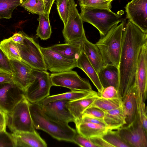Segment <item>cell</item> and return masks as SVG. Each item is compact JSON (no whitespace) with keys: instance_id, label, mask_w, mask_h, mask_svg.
<instances>
[{"instance_id":"83f0119b","label":"cell","mask_w":147,"mask_h":147,"mask_svg":"<svg viewBox=\"0 0 147 147\" xmlns=\"http://www.w3.org/2000/svg\"><path fill=\"white\" fill-rule=\"evenodd\" d=\"M49 14L45 13L39 15V25L36 30V35L41 39L46 40L50 38L52 33L49 17Z\"/></svg>"},{"instance_id":"7402d4cb","label":"cell","mask_w":147,"mask_h":147,"mask_svg":"<svg viewBox=\"0 0 147 147\" xmlns=\"http://www.w3.org/2000/svg\"><path fill=\"white\" fill-rule=\"evenodd\" d=\"M82 41L55 45L50 47L65 58L76 61L82 49Z\"/></svg>"},{"instance_id":"6da1fadb","label":"cell","mask_w":147,"mask_h":147,"mask_svg":"<svg viewBox=\"0 0 147 147\" xmlns=\"http://www.w3.org/2000/svg\"><path fill=\"white\" fill-rule=\"evenodd\" d=\"M146 43L147 33L128 20L123 32L118 67L119 81L117 90L122 100L137 85L138 57L142 47Z\"/></svg>"},{"instance_id":"ee69618b","label":"cell","mask_w":147,"mask_h":147,"mask_svg":"<svg viewBox=\"0 0 147 147\" xmlns=\"http://www.w3.org/2000/svg\"><path fill=\"white\" fill-rule=\"evenodd\" d=\"M13 82L11 74L0 71V84Z\"/></svg>"},{"instance_id":"3957f363","label":"cell","mask_w":147,"mask_h":147,"mask_svg":"<svg viewBox=\"0 0 147 147\" xmlns=\"http://www.w3.org/2000/svg\"><path fill=\"white\" fill-rule=\"evenodd\" d=\"M124 24L122 21L119 24L114 25L95 44L105 66L111 65L118 68Z\"/></svg>"},{"instance_id":"c3c4849f","label":"cell","mask_w":147,"mask_h":147,"mask_svg":"<svg viewBox=\"0 0 147 147\" xmlns=\"http://www.w3.org/2000/svg\"><path fill=\"white\" fill-rule=\"evenodd\" d=\"M105 0L109 1L112 2V1H113V0Z\"/></svg>"},{"instance_id":"7dc6e473","label":"cell","mask_w":147,"mask_h":147,"mask_svg":"<svg viewBox=\"0 0 147 147\" xmlns=\"http://www.w3.org/2000/svg\"><path fill=\"white\" fill-rule=\"evenodd\" d=\"M0 113L4 114H7L5 113L0 108Z\"/></svg>"},{"instance_id":"7c38bea8","label":"cell","mask_w":147,"mask_h":147,"mask_svg":"<svg viewBox=\"0 0 147 147\" xmlns=\"http://www.w3.org/2000/svg\"><path fill=\"white\" fill-rule=\"evenodd\" d=\"M47 69L53 73L72 70L76 67V61L67 59L50 47H40Z\"/></svg>"},{"instance_id":"f35d334b","label":"cell","mask_w":147,"mask_h":147,"mask_svg":"<svg viewBox=\"0 0 147 147\" xmlns=\"http://www.w3.org/2000/svg\"><path fill=\"white\" fill-rule=\"evenodd\" d=\"M105 112L95 107H91L86 109L83 112V115H86L97 118L103 119Z\"/></svg>"},{"instance_id":"836d02e7","label":"cell","mask_w":147,"mask_h":147,"mask_svg":"<svg viewBox=\"0 0 147 147\" xmlns=\"http://www.w3.org/2000/svg\"><path fill=\"white\" fill-rule=\"evenodd\" d=\"M60 17L64 25L66 23L68 15V0H55Z\"/></svg>"},{"instance_id":"ffe728a7","label":"cell","mask_w":147,"mask_h":147,"mask_svg":"<svg viewBox=\"0 0 147 147\" xmlns=\"http://www.w3.org/2000/svg\"><path fill=\"white\" fill-rule=\"evenodd\" d=\"M76 67L81 69L88 76L97 89L98 94L101 93L103 88L100 82L98 74L83 49L76 61Z\"/></svg>"},{"instance_id":"5b68a950","label":"cell","mask_w":147,"mask_h":147,"mask_svg":"<svg viewBox=\"0 0 147 147\" xmlns=\"http://www.w3.org/2000/svg\"><path fill=\"white\" fill-rule=\"evenodd\" d=\"M30 102L25 97L7 115V125L13 132H32L35 130L29 110Z\"/></svg>"},{"instance_id":"30bf717a","label":"cell","mask_w":147,"mask_h":147,"mask_svg":"<svg viewBox=\"0 0 147 147\" xmlns=\"http://www.w3.org/2000/svg\"><path fill=\"white\" fill-rule=\"evenodd\" d=\"M117 131L131 147H147V133L142 127L139 115L132 122Z\"/></svg>"},{"instance_id":"7bdbcfd3","label":"cell","mask_w":147,"mask_h":147,"mask_svg":"<svg viewBox=\"0 0 147 147\" xmlns=\"http://www.w3.org/2000/svg\"><path fill=\"white\" fill-rule=\"evenodd\" d=\"M24 32L23 31H20L13 34L10 37L11 40L17 44H22L24 39Z\"/></svg>"},{"instance_id":"d4e9b609","label":"cell","mask_w":147,"mask_h":147,"mask_svg":"<svg viewBox=\"0 0 147 147\" xmlns=\"http://www.w3.org/2000/svg\"><path fill=\"white\" fill-rule=\"evenodd\" d=\"M75 125L77 132L88 138L94 136H102L108 129L106 127L89 122H80Z\"/></svg>"},{"instance_id":"bcb514c9","label":"cell","mask_w":147,"mask_h":147,"mask_svg":"<svg viewBox=\"0 0 147 147\" xmlns=\"http://www.w3.org/2000/svg\"><path fill=\"white\" fill-rule=\"evenodd\" d=\"M45 10L47 13L49 14L52 6L55 0H43Z\"/></svg>"},{"instance_id":"4dcf8cb0","label":"cell","mask_w":147,"mask_h":147,"mask_svg":"<svg viewBox=\"0 0 147 147\" xmlns=\"http://www.w3.org/2000/svg\"><path fill=\"white\" fill-rule=\"evenodd\" d=\"M101 136L113 147H131L119 135L117 131L108 129Z\"/></svg>"},{"instance_id":"ba28073f","label":"cell","mask_w":147,"mask_h":147,"mask_svg":"<svg viewBox=\"0 0 147 147\" xmlns=\"http://www.w3.org/2000/svg\"><path fill=\"white\" fill-rule=\"evenodd\" d=\"M35 79L24 92L25 97L31 103H37L49 96L52 85L47 71L32 69Z\"/></svg>"},{"instance_id":"74e56055","label":"cell","mask_w":147,"mask_h":147,"mask_svg":"<svg viewBox=\"0 0 147 147\" xmlns=\"http://www.w3.org/2000/svg\"><path fill=\"white\" fill-rule=\"evenodd\" d=\"M98 95L100 98L108 99L121 98L116 88L112 86L104 88L102 93L98 94Z\"/></svg>"},{"instance_id":"d6986e66","label":"cell","mask_w":147,"mask_h":147,"mask_svg":"<svg viewBox=\"0 0 147 147\" xmlns=\"http://www.w3.org/2000/svg\"><path fill=\"white\" fill-rule=\"evenodd\" d=\"M136 88V86L134 87L122 100V105L125 114L127 125L132 122L139 115Z\"/></svg>"},{"instance_id":"9c48e42d","label":"cell","mask_w":147,"mask_h":147,"mask_svg":"<svg viewBox=\"0 0 147 147\" xmlns=\"http://www.w3.org/2000/svg\"><path fill=\"white\" fill-rule=\"evenodd\" d=\"M53 86L67 88L72 90H92L88 80L81 78L77 73L72 70L50 74Z\"/></svg>"},{"instance_id":"ac0fdd59","label":"cell","mask_w":147,"mask_h":147,"mask_svg":"<svg viewBox=\"0 0 147 147\" xmlns=\"http://www.w3.org/2000/svg\"><path fill=\"white\" fill-rule=\"evenodd\" d=\"M98 96V93L95 92L85 97L68 101L67 106L74 119L75 124L80 121L84 111Z\"/></svg>"},{"instance_id":"f6af8a7d","label":"cell","mask_w":147,"mask_h":147,"mask_svg":"<svg viewBox=\"0 0 147 147\" xmlns=\"http://www.w3.org/2000/svg\"><path fill=\"white\" fill-rule=\"evenodd\" d=\"M7 115L0 113V132L6 130Z\"/></svg>"},{"instance_id":"5bb4252c","label":"cell","mask_w":147,"mask_h":147,"mask_svg":"<svg viewBox=\"0 0 147 147\" xmlns=\"http://www.w3.org/2000/svg\"><path fill=\"white\" fill-rule=\"evenodd\" d=\"M137 89L138 100L145 102L147 90V43L142 47L138 59L136 69Z\"/></svg>"},{"instance_id":"4316f807","label":"cell","mask_w":147,"mask_h":147,"mask_svg":"<svg viewBox=\"0 0 147 147\" xmlns=\"http://www.w3.org/2000/svg\"><path fill=\"white\" fill-rule=\"evenodd\" d=\"M0 48L9 60L22 61L18 45L11 40L10 37L0 42Z\"/></svg>"},{"instance_id":"ab89813d","label":"cell","mask_w":147,"mask_h":147,"mask_svg":"<svg viewBox=\"0 0 147 147\" xmlns=\"http://www.w3.org/2000/svg\"><path fill=\"white\" fill-rule=\"evenodd\" d=\"M147 111L146 104L145 102H144L139 112V114L141 124L146 133H147Z\"/></svg>"},{"instance_id":"8d00e7d4","label":"cell","mask_w":147,"mask_h":147,"mask_svg":"<svg viewBox=\"0 0 147 147\" xmlns=\"http://www.w3.org/2000/svg\"><path fill=\"white\" fill-rule=\"evenodd\" d=\"M73 142L82 147H97L89 138L85 137L77 132L73 138Z\"/></svg>"},{"instance_id":"b9f144b4","label":"cell","mask_w":147,"mask_h":147,"mask_svg":"<svg viewBox=\"0 0 147 147\" xmlns=\"http://www.w3.org/2000/svg\"><path fill=\"white\" fill-rule=\"evenodd\" d=\"M89 139L97 147H113L105 141L101 136H94L89 138Z\"/></svg>"},{"instance_id":"9a60e30c","label":"cell","mask_w":147,"mask_h":147,"mask_svg":"<svg viewBox=\"0 0 147 147\" xmlns=\"http://www.w3.org/2000/svg\"><path fill=\"white\" fill-rule=\"evenodd\" d=\"M69 100H58L45 105H40L44 113L55 121L65 123L74 122V119L69 110L67 104Z\"/></svg>"},{"instance_id":"8fae6325","label":"cell","mask_w":147,"mask_h":147,"mask_svg":"<svg viewBox=\"0 0 147 147\" xmlns=\"http://www.w3.org/2000/svg\"><path fill=\"white\" fill-rule=\"evenodd\" d=\"M24 97V92L13 82L0 84V108L7 115Z\"/></svg>"},{"instance_id":"681fc988","label":"cell","mask_w":147,"mask_h":147,"mask_svg":"<svg viewBox=\"0 0 147 147\" xmlns=\"http://www.w3.org/2000/svg\"></svg>"},{"instance_id":"1f68e13d","label":"cell","mask_w":147,"mask_h":147,"mask_svg":"<svg viewBox=\"0 0 147 147\" xmlns=\"http://www.w3.org/2000/svg\"><path fill=\"white\" fill-rule=\"evenodd\" d=\"M20 5L33 14L39 15L47 13L43 0H26Z\"/></svg>"},{"instance_id":"60d3db41","label":"cell","mask_w":147,"mask_h":147,"mask_svg":"<svg viewBox=\"0 0 147 147\" xmlns=\"http://www.w3.org/2000/svg\"><path fill=\"white\" fill-rule=\"evenodd\" d=\"M89 122L95 123L107 127V125L103 119L97 118L87 115H83L82 118L79 122Z\"/></svg>"},{"instance_id":"cb8c5ba5","label":"cell","mask_w":147,"mask_h":147,"mask_svg":"<svg viewBox=\"0 0 147 147\" xmlns=\"http://www.w3.org/2000/svg\"><path fill=\"white\" fill-rule=\"evenodd\" d=\"M100 82L103 88L112 86L117 89L119 81L118 68L113 65H106L98 73Z\"/></svg>"},{"instance_id":"d6a6232c","label":"cell","mask_w":147,"mask_h":147,"mask_svg":"<svg viewBox=\"0 0 147 147\" xmlns=\"http://www.w3.org/2000/svg\"><path fill=\"white\" fill-rule=\"evenodd\" d=\"M80 6L102 8L111 10V2L105 0H78Z\"/></svg>"},{"instance_id":"2e32d148","label":"cell","mask_w":147,"mask_h":147,"mask_svg":"<svg viewBox=\"0 0 147 147\" xmlns=\"http://www.w3.org/2000/svg\"><path fill=\"white\" fill-rule=\"evenodd\" d=\"M10 61L12 70L13 81L25 92L35 79L32 69L22 61Z\"/></svg>"},{"instance_id":"52a82bcc","label":"cell","mask_w":147,"mask_h":147,"mask_svg":"<svg viewBox=\"0 0 147 147\" xmlns=\"http://www.w3.org/2000/svg\"><path fill=\"white\" fill-rule=\"evenodd\" d=\"M69 11L67 22L62 31L65 43L81 41L86 36L83 21L74 0H68Z\"/></svg>"},{"instance_id":"4fadbf2b","label":"cell","mask_w":147,"mask_h":147,"mask_svg":"<svg viewBox=\"0 0 147 147\" xmlns=\"http://www.w3.org/2000/svg\"><path fill=\"white\" fill-rule=\"evenodd\" d=\"M147 0H131L125 7L127 18L147 33Z\"/></svg>"},{"instance_id":"44dd1931","label":"cell","mask_w":147,"mask_h":147,"mask_svg":"<svg viewBox=\"0 0 147 147\" xmlns=\"http://www.w3.org/2000/svg\"><path fill=\"white\" fill-rule=\"evenodd\" d=\"M82 48L97 74L105 66L100 52L95 44L89 41L85 36L82 39Z\"/></svg>"},{"instance_id":"603a6c76","label":"cell","mask_w":147,"mask_h":147,"mask_svg":"<svg viewBox=\"0 0 147 147\" xmlns=\"http://www.w3.org/2000/svg\"><path fill=\"white\" fill-rule=\"evenodd\" d=\"M126 117L123 107H119L105 112L103 118L108 129H117L127 124Z\"/></svg>"},{"instance_id":"8992f818","label":"cell","mask_w":147,"mask_h":147,"mask_svg":"<svg viewBox=\"0 0 147 147\" xmlns=\"http://www.w3.org/2000/svg\"><path fill=\"white\" fill-rule=\"evenodd\" d=\"M22 44H17L22 61L32 69L47 71L39 44L24 32Z\"/></svg>"},{"instance_id":"277c9868","label":"cell","mask_w":147,"mask_h":147,"mask_svg":"<svg viewBox=\"0 0 147 147\" xmlns=\"http://www.w3.org/2000/svg\"><path fill=\"white\" fill-rule=\"evenodd\" d=\"M80 14L83 21L95 27L101 37L104 36L113 26L122 21L121 16L111 10L91 7L80 6Z\"/></svg>"},{"instance_id":"e575fe53","label":"cell","mask_w":147,"mask_h":147,"mask_svg":"<svg viewBox=\"0 0 147 147\" xmlns=\"http://www.w3.org/2000/svg\"><path fill=\"white\" fill-rule=\"evenodd\" d=\"M0 71L12 75V70L10 61L0 48Z\"/></svg>"},{"instance_id":"d590c367","label":"cell","mask_w":147,"mask_h":147,"mask_svg":"<svg viewBox=\"0 0 147 147\" xmlns=\"http://www.w3.org/2000/svg\"><path fill=\"white\" fill-rule=\"evenodd\" d=\"M15 147V144L11 135L4 130L0 132V147Z\"/></svg>"},{"instance_id":"f546056e","label":"cell","mask_w":147,"mask_h":147,"mask_svg":"<svg viewBox=\"0 0 147 147\" xmlns=\"http://www.w3.org/2000/svg\"><path fill=\"white\" fill-rule=\"evenodd\" d=\"M26 0H0V19H9L13 10Z\"/></svg>"},{"instance_id":"7a4b0ae2","label":"cell","mask_w":147,"mask_h":147,"mask_svg":"<svg viewBox=\"0 0 147 147\" xmlns=\"http://www.w3.org/2000/svg\"><path fill=\"white\" fill-rule=\"evenodd\" d=\"M29 110L34 128L42 130L59 141L73 142L77 132L68 123L60 122L47 116L37 103H31Z\"/></svg>"},{"instance_id":"f1b7e54d","label":"cell","mask_w":147,"mask_h":147,"mask_svg":"<svg viewBox=\"0 0 147 147\" xmlns=\"http://www.w3.org/2000/svg\"><path fill=\"white\" fill-rule=\"evenodd\" d=\"M121 105L122 99L120 97L108 99L98 96L89 107H96L106 112L117 108Z\"/></svg>"},{"instance_id":"e0dca14e","label":"cell","mask_w":147,"mask_h":147,"mask_svg":"<svg viewBox=\"0 0 147 147\" xmlns=\"http://www.w3.org/2000/svg\"><path fill=\"white\" fill-rule=\"evenodd\" d=\"M15 147H47V144L36 130L32 132L13 133Z\"/></svg>"},{"instance_id":"484cf974","label":"cell","mask_w":147,"mask_h":147,"mask_svg":"<svg viewBox=\"0 0 147 147\" xmlns=\"http://www.w3.org/2000/svg\"><path fill=\"white\" fill-rule=\"evenodd\" d=\"M95 92L92 90L89 91L71 90L63 93L49 96L37 103L45 105L51 102L58 100H73L85 97Z\"/></svg>"}]
</instances>
